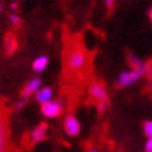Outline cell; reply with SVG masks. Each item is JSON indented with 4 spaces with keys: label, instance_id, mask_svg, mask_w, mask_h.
Wrapping results in <instances>:
<instances>
[{
    "label": "cell",
    "instance_id": "obj_1",
    "mask_svg": "<svg viewBox=\"0 0 152 152\" xmlns=\"http://www.w3.org/2000/svg\"><path fill=\"white\" fill-rule=\"evenodd\" d=\"M143 75H146V66L141 68H130V69L123 71L115 80V86L120 89L130 88L136 84Z\"/></svg>",
    "mask_w": 152,
    "mask_h": 152
},
{
    "label": "cell",
    "instance_id": "obj_9",
    "mask_svg": "<svg viewBox=\"0 0 152 152\" xmlns=\"http://www.w3.org/2000/svg\"><path fill=\"white\" fill-rule=\"evenodd\" d=\"M48 57L47 56H39V57H36L34 59V62H32V69L35 73H42L46 71V68L48 66Z\"/></svg>",
    "mask_w": 152,
    "mask_h": 152
},
{
    "label": "cell",
    "instance_id": "obj_6",
    "mask_svg": "<svg viewBox=\"0 0 152 152\" xmlns=\"http://www.w3.org/2000/svg\"><path fill=\"white\" fill-rule=\"evenodd\" d=\"M88 94L90 99L95 100L96 103L108 99V89L102 82H93L88 88Z\"/></svg>",
    "mask_w": 152,
    "mask_h": 152
},
{
    "label": "cell",
    "instance_id": "obj_7",
    "mask_svg": "<svg viewBox=\"0 0 152 152\" xmlns=\"http://www.w3.org/2000/svg\"><path fill=\"white\" fill-rule=\"evenodd\" d=\"M48 136V125L46 123H41L37 126L34 127V130L31 131V135H30V142L32 145H36V143H40L42 141H45Z\"/></svg>",
    "mask_w": 152,
    "mask_h": 152
},
{
    "label": "cell",
    "instance_id": "obj_4",
    "mask_svg": "<svg viewBox=\"0 0 152 152\" xmlns=\"http://www.w3.org/2000/svg\"><path fill=\"white\" fill-rule=\"evenodd\" d=\"M63 130L68 137H77V136H79L82 131V125L79 119L75 115H73V114L67 115L63 120Z\"/></svg>",
    "mask_w": 152,
    "mask_h": 152
},
{
    "label": "cell",
    "instance_id": "obj_15",
    "mask_svg": "<svg viewBox=\"0 0 152 152\" xmlns=\"http://www.w3.org/2000/svg\"><path fill=\"white\" fill-rule=\"evenodd\" d=\"M9 21H10V24L12 26H19L21 24V19H20L19 15H16V14H11L9 16Z\"/></svg>",
    "mask_w": 152,
    "mask_h": 152
},
{
    "label": "cell",
    "instance_id": "obj_13",
    "mask_svg": "<svg viewBox=\"0 0 152 152\" xmlns=\"http://www.w3.org/2000/svg\"><path fill=\"white\" fill-rule=\"evenodd\" d=\"M96 104H98V110H99V113H102V114L106 113V111L110 109V102H109V99L102 100V102L96 103Z\"/></svg>",
    "mask_w": 152,
    "mask_h": 152
},
{
    "label": "cell",
    "instance_id": "obj_25",
    "mask_svg": "<svg viewBox=\"0 0 152 152\" xmlns=\"http://www.w3.org/2000/svg\"><path fill=\"white\" fill-rule=\"evenodd\" d=\"M16 1H20V0H16Z\"/></svg>",
    "mask_w": 152,
    "mask_h": 152
},
{
    "label": "cell",
    "instance_id": "obj_8",
    "mask_svg": "<svg viewBox=\"0 0 152 152\" xmlns=\"http://www.w3.org/2000/svg\"><path fill=\"white\" fill-rule=\"evenodd\" d=\"M53 95H55V92H53V89L51 87H42L34 96H35L36 103H39L40 105H43L53 100Z\"/></svg>",
    "mask_w": 152,
    "mask_h": 152
},
{
    "label": "cell",
    "instance_id": "obj_23",
    "mask_svg": "<svg viewBox=\"0 0 152 152\" xmlns=\"http://www.w3.org/2000/svg\"><path fill=\"white\" fill-rule=\"evenodd\" d=\"M87 152H99V151H98L96 148H93V147H92V148H89Z\"/></svg>",
    "mask_w": 152,
    "mask_h": 152
},
{
    "label": "cell",
    "instance_id": "obj_20",
    "mask_svg": "<svg viewBox=\"0 0 152 152\" xmlns=\"http://www.w3.org/2000/svg\"><path fill=\"white\" fill-rule=\"evenodd\" d=\"M148 92L152 95V78H150V80H148Z\"/></svg>",
    "mask_w": 152,
    "mask_h": 152
},
{
    "label": "cell",
    "instance_id": "obj_2",
    "mask_svg": "<svg viewBox=\"0 0 152 152\" xmlns=\"http://www.w3.org/2000/svg\"><path fill=\"white\" fill-rule=\"evenodd\" d=\"M87 63H88V56L82 48L74 47L68 51L66 57V64L69 71L80 72L86 68Z\"/></svg>",
    "mask_w": 152,
    "mask_h": 152
},
{
    "label": "cell",
    "instance_id": "obj_14",
    "mask_svg": "<svg viewBox=\"0 0 152 152\" xmlns=\"http://www.w3.org/2000/svg\"><path fill=\"white\" fill-rule=\"evenodd\" d=\"M15 47H16V43H15V40L12 39V37H7L6 40V51L9 53H12Z\"/></svg>",
    "mask_w": 152,
    "mask_h": 152
},
{
    "label": "cell",
    "instance_id": "obj_17",
    "mask_svg": "<svg viewBox=\"0 0 152 152\" xmlns=\"http://www.w3.org/2000/svg\"><path fill=\"white\" fill-rule=\"evenodd\" d=\"M145 151H146V152H152V137L146 139V142H145Z\"/></svg>",
    "mask_w": 152,
    "mask_h": 152
},
{
    "label": "cell",
    "instance_id": "obj_3",
    "mask_svg": "<svg viewBox=\"0 0 152 152\" xmlns=\"http://www.w3.org/2000/svg\"><path fill=\"white\" fill-rule=\"evenodd\" d=\"M64 106L59 100H51L41 105V114L46 119H57L63 114Z\"/></svg>",
    "mask_w": 152,
    "mask_h": 152
},
{
    "label": "cell",
    "instance_id": "obj_16",
    "mask_svg": "<svg viewBox=\"0 0 152 152\" xmlns=\"http://www.w3.org/2000/svg\"><path fill=\"white\" fill-rule=\"evenodd\" d=\"M146 75L148 78H152V58L146 62Z\"/></svg>",
    "mask_w": 152,
    "mask_h": 152
},
{
    "label": "cell",
    "instance_id": "obj_19",
    "mask_svg": "<svg viewBox=\"0 0 152 152\" xmlns=\"http://www.w3.org/2000/svg\"><path fill=\"white\" fill-rule=\"evenodd\" d=\"M105 4H106V6H108V7H113L114 0H105Z\"/></svg>",
    "mask_w": 152,
    "mask_h": 152
},
{
    "label": "cell",
    "instance_id": "obj_11",
    "mask_svg": "<svg viewBox=\"0 0 152 152\" xmlns=\"http://www.w3.org/2000/svg\"><path fill=\"white\" fill-rule=\"evenodd\" d=\"M127 63L130 66V68H141L146 66L145 61L137 55H135V53H129L127 55Z\"/></svg>",
    "mask_w": 152,
    "mask_h": 152
},
{
    "label": "cell",
    "instance_id": "obj_22",
    "mask_svg": "<svg viewBox=\"0 0 152 152\" xmlns=\"http://www.w3.org/2000/svg\"><path fill=\"white\" fill-rule=\"evenodd\" d=\"M148 18H150V21H151V24H152V7H151L150 11H148Z\"/></svg>",
    "mask_w": 152,
    "mask_h": 152
},
{
    "label": "cell",
    "instance_id": "obj_5",
    "mask_svg": "<svg viewBox=\"0 0 152 152\" xmlns=\"http://www.w3.org/2000/svg\"><path fill=\"white\" fill-rule=\"evenodd\" d=\"M41 88H42V79H41V77H39V75L32 77L25 84V87L22 88V90H21V99L28 100L30 98L34 96Z\"/></svg>",
    "mask_w": 152,
    "mask_h": 152
},
{
    "label": "cell",
    "instance_id": "obj_18",
    "mask_svg": "<svg viewBox=\"0 0 152 152\" xmlns=\"http://www.w3.org/2000/svg\"><path fill=\"white\" fill-rule=\"evenodd\" d=\"M25 104H26V100H24V99L18 100L16 103H15V110H21L25 106Z\"/></svg>",
    "mask_w": 152,
    "mask_h": 152
},
{
    "label": "cell",
    "instance_id": "obj_12",
    "mask_svg": "<svg viewBox=\"0 0 152 152\" xmlns=\"http://www.w3.org/2000/svg\"><path fill=\"white\" fill-rule=\"evenodd\" d=\"M142 131L145 134L146 139L152 137V120H146L142 125Z\"/></svg>",
    "mask_w": 152,
    "mask_h": 152
},
{
    "label": "cell",
    "instance_id": "obj_24",
    "mask_svg": "<svg viewBox=\"0 0 152 152\" xmlns=\"http://www.w3.org/2000/svg\"><path fill=\"white\" fill-rule=\"evenodd\" d=\"M1 7H3V4H1V1H0V12H1Z\"/></svg>",
    "mask_w": 152,
    "mask_h": 152
},
{
    "label": "cell",
    "instance_id": "obj_10",
    "mask_svg": "<svg viewBox=\"0 0 152 152\" xmlns=\"http://www.w3.org/2000/svg\"><path fill=\"white\" fill-rule=\"evenodd\" d=\"M0 152H7V131L3 119H0Z\"/></svg>",
    "mask_w": 152,
    "mask_h": 152
},
{
    "label": "cell",
    "instance_id": "obj_21",
    "mask_svg": "<svg viewBox=\"0 0 152 152\" xmlns=\"http://www.w3.org/2000/svg\"><path fill=\"white\" fill-rule=\"evenodd\" d=\"M10 7H11L12 10H16V9H18V4H16V3H12V4L10 5Z\"/></svg>",
    "mask_w": 152,
    "mask_h": 152
}]
</instances>
